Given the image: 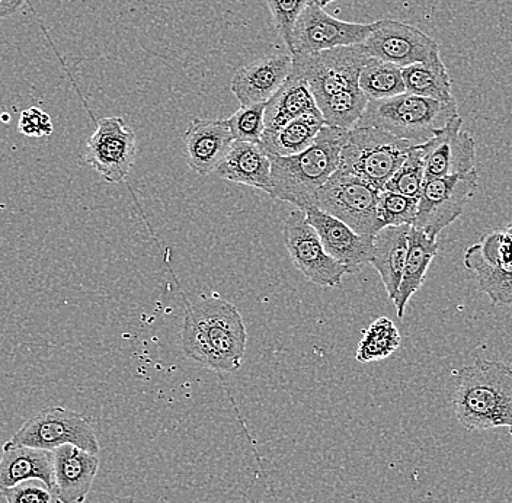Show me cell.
<instances>
[{
  "instance_id": "24",
  "label": "cell",
  "mask_w": 512,
  "mask_h": 503,
  "mask_svg": "<svg viewBox=\"0 0 512 503\" xmlns=\"http://www.w3.org/2000/svg\"><path fill=\"white\" fill-rule=\"evenodd\" d=\"M438 248H440V245H438L437 239H431L424 232L412 226L411 236H409L408 258H406L405 268H403L398 294H396V299L393 300L400 319L405 316L409 300L424 285L428 268L431 267L432 261L438 253Z\"/></svg>"
},
{
  "instance_id": "23",
  "label": "cell",
  "mask_w": 512,
  "mask_h": 503,
  "mask_svg": "<svg viewBox=\"0 0 512 503\" xmlns=\"http://www.w3.org/2000/svg\"><path fill=\"white\" fill-rule=\"evenodd\" d=\"M307 114H320L318 104L306 80L296 70H291L283 86L265 104L264 133L278 130Z\"/></svg>"
},
{
  "instance_id": "9",
  "label": "cell",
  "mask_w": 512,
  "mask_h": 503,
  "mask_svg": "<svg viewBox=\"0 0 512 503\" xmlns=\"http://www.w3.org/2000/svg\"><path fill=\"white\" fill-rule=\"evenodd\" d=\"M478 169L462 175L427 179L418 201L415 229L431 239L462 216L479 184Z\"/></svg>"
},
{
  "instance_id": "12",
  "label": "cell",
  "mask_w": 512,
  "mask_h": 503,
  "mask_svg": "<svg viewBox=\"0 0 512 503\" xmlns=\"http://www.w3.org/2000/svg\"><path fill=\"white\" fill-rule=\"evenodd\" d=\"M373 24L341 21L329 15L318 2H310L304 8L296 25L288 53L291 56L303 53H319L336 47L363 44L373 31Z\"/></svg>"
},
{
  "instance_id": "26",
  "label": "cell",
  "mask_w": 512,
  "mask_h": 503,
  "mask_svg": "<svg viewBox=\"0 0 512 503\" xmlns=\"http://www.w3.org/2000/svg\"><path fill=\"white\" fill-rule=\"evenodd\" d=\"M402 75L408 94L440 102H456L453 83L440 54L427 62L405 67L402 69Z\"/></svg>"
},
{
  "instance_id": "15",
  "label": "cell",
  "mask_w": 512,
  "mask_h": 503,
  "mask_svg": "<svg viewBox=\"0 0 512 503\" xmlns=\"http://www.w3.org/2000/svg\"><path fill=\"white\" fill-rule=\"evenodd\" d=\"M462 127V117L457 114L431 140L419 144L424 150L427 179L462 175L476 169V142Z\"/></svg>"
},
{
  "instance_id": "1",
  "label": "cell",
  "mask_w": 512,
  "mask_h": 503,
  "mask_svg": "<svg viewBox=\"0 0 512 503\" xmlns=\"http://www.w3.org/2000/svg\"><path fill=\"white\" fill-rule=\"evenodd\" d=\"M248 333L239 310L219 297H204L187 307L181 342L187 357L219 373L242 368Z\"/></svg>"
},
{
  "instance_id": "25",
  "label": "cell",
  "mask_w": 512,
  "mask_h": 503,
  "mask_svg": "<svg viewBox=\"0 0 512 503\" xmlns=\"http://www.w3.org/2000/svg\"><path fill=\"white\" fill-rule=\"evenodd\" d=\"M325 126V121L320 114H307L290 121L278 130L264 133L261 137L262 146L270 155L296 156L312 146L316 137Z\"/></svg>"
},
{
  "instance_id": "38",
  "label": "cell",
  "mask_w": 512,
  "mask_h": 503,
  "mask_svg": "<svg viewBox=\"0 0 512 503\" xmlns=\"http://www.w3.org/2000/svg\"><path fill=\"white\" fill-rule=\"evenodd\" d=\"M505 232H507V235L511 237L512 239V224L505 229Z\"/></svg>"
},
{
  "instance_id": "5",
  "label": "cell",
  "mask_w": 512,
  "mask_h": 503,
  "mask_svg": "<svg viewBox=\"0 0 512 503\" xmlns=\"http://www.w3.org/2000/svg\"><path fill=\"white\" fill-rule=\"evenodd\" d=\"M414 144L374 127H355L342 147L339 169L352 173L374 187L384 185L408 158Z\"/></svg>"
},
{
  "instance_id": "35",
  "label": "cell",
  "mask_w": 512,
  "mask_h": 503,
  "mask_svg": "<svg viewBox=\"0 0 512 503\" xmlns=\"http://www.w3.org/2000/svg\"><path fill=\"white\" fill-rule=\"evenodd\" d=\"M18 127L19 131L27 137H46L53 133L50 115L40 108H30L22 112Z\"/></svg>"
},
{
  "instance_id": "30",
  "label": "cell",
  "mask_w": 512,
  "mask_h": 503,
  "mask_svg": "<svg viewBox=\"0 0 512 503\" xmlns=\"http://www.w3.org/2000/svg\"><path fill=\"white\" fill-rule=\"evenodd\" d=\"M425 181L427 176H425L424 150L421 146H414L402 166L384 185V189L398 192L406 197L419 198Z\"/></svg>"
},
{
  "instance_id": "36",
  "label": "cell",
  "mask_w": 512,
  "mask_h": 503,
  "mask_svg": "<svg viewBox=\"0 0 512 503\" xmlns=\"http://www.w3.org/2000/svg\"><path fill=\"white\" fill-rule=\"evenodd\" d=\"M25 2L28 0H0V19L14 15Z\"/></svg>"
},
{
  "instance_id": "37",
  "label": "cell",
  "mask_w": 512,
  "mask_h": 503,
  "mask_svg": "<svg viewBox=\"0 0 512 503\" xmlns=\"http://www.w3.org/2000/svg\"><path fill=\"white\" fill-rule=\"evenodd\" d=\"M336 2V0H319V5H322L323 8H325L326 5H329V3Z\"/></svg>"
},
{
  "instance_id": "33",
  "label": "cell",
  "mask_w": 512,
  "mask_h": 503,
  "mask_svg": "<svg viewBox=\"0 0 512 503\" xmlns=\"http://www.w3.org/2000/svg\"><path fill=\"white\" fill-rule=\"evenodd\" d=\"M313 0H267L275 30L290 48L294 25L307 5Z\"/></svg>"
},
{
  "instance_id": "28",
  "label": "cell",
  "mask_w": 512,
  "mask_h": 503,
  "mask_svg": "<svg viewBox=\"0 0 512 503\" xmlns=\"http://www.w3.org/2000/svg\"><path fill=\"white\" fill-rule=\"evenodd\" d=\"M368 98L357 88L347 89L318 102L325 126L352 130L366 111Z\"/></svg>"
},
{
  "instance_id": "16",
  "label": "cell",
  "mask_w": 512,
  "mask_h": 503,
  "mask_svg": "<svg viewBox=\"0 0 512 503\" xmlns=\"http://www.w3.org/2000/svg\"><path fill=\"white\" fill-rule=\"evenodd\" d=\"M304 213L307 221L318 232L325 251L336 262L344 265L348 274H358L370 264L374 237L358 235L344 221L323 213L318 207Z\"/></svg>"
},
{
  "instance_id": "8",
  "label": "cell",
  "mask_w": 512,
  "mask_h": 503,
  "mask_svg": "<svg viewBox=\"0 0 512 503\" xmlns=\"http://www.w3.org/2000/svg\"><path fill=\"white\" fill-rule=\"evenodd\" d=\"M9 441L48 451L66 444L94 454L101 450L91 419L64 406H51L35 413Z\"/></svg>"
},
{
  "instance_id": "7",
  "label": "cell",
  "mask_w": 512,
  "mask_h": 503,
  "mask_svg": "<svg viewBox=\"0 0 512 503\" xmlns=\"http://www.w3.org/2000/svg\"><path fill=\"white\" fill-rule=\"evenodd\" d=\"M368 60L370 54L364 44H357L319 53L296 54L293 70L306 80L318 104L329 96L360 86L361 70Z\"/></svg>"
},
{
  "instance_id": "21",
  "label": "cell",
  "mask_w": 512,
  "mask_h": 503,
  "mask_svg": "<svg viewBox=\"0 0 512 503\" xmlns=\"http://www.w3.org/2000/svg\"><path fill=\"white\" fill-rule=\"evenodd\" d=\"M412 226L383 227L373 239L370 265L379 272L387 296L396 299L409 251Z\"/></svg>"
},
{
  "instance_id": "20",
  "label": "cell",
  "mask_w": 512,
  "mask_h": 503,
  "mask_svg": "<svg viewBox=\"0 0 512 503\" xmlns=\"http://www.w3.org/2000/svg\"><path fill=\"white\" fill-rule=\"evenodd\" d=\"M216 175L224 181L270 192V153L261 143L235 142L226 158L217 166Z\"/></svg>"
},
{
  "instance_id": "31",
  "label": "cell",
  "mask_w": 512,
  "mask_h": 503,
  "mask_svg": "<svg viewBox=\"0 0 512 503\" xmlns=\"http://www.w3.org/2000/svg\"><path fill=\"white\" fill-rule=\"evenodd\" d=\"M419 198L406 197L383 189L380 195L379 217L383 226H414Z\"/></svg>"
},
{
  "instance_id": "39",
  "label": "cell",
  "mask_w": 512,
  "mask_h": 503,
  "mask_svg": "<svg viewBox=\"0 0 512 503\" xmlns=\"http://www.w3.org/2000/svg\"><path fill=\"white\" fill-rule=\"evenodd\" d=\"M313 2H319V0H313Z\"/></svg>"
},
{
  "instance_id": "27",
  "label": "cell",
  "mask_w": 512,
  "mask_h": 503,
  "mask_svg": "<svg viewBox=\"0 0 512 503\" xmlns=\"http://www.w3.org/2000/svg\"><path fill=\"white\" fill-rule=\"evenodd\" d=\"M358 85L368 101L393 98L406 92L402 69L396 64L382 62L374 57H370L364 64Z\"/></svg>"
},
{
  "instance_id": "17",
  "label": "cell",
  "mask_w": 512,
  "mask_h": 503,
  "mask_svg": "<svg viewBox=\"0 0 512 503\" xmlns=\"http://www.w3.org/2000/svg\"><path fill=\"white\" fill-rule=\"evenodd\" d=\"M293 70L291 54H272L245 64L230 83L233 95L242 107L265 104L283 86Z\"/></svg>"
},
{
  "instance_id": "10",
  "label": "cell",
  "mask_w": 512,
  "mask_h": 503,
  "mask_svg": "<svg viewBox=\"0 0 512 503\" xmlns=\"http://www.w3.org/2000/svg\"><path fill=\"white\" fill-rule=\"evenodd\" d=\"M283 237L291 262L307 281L319 287H341L342 278L348 274L347 268L328 255L304 211L297 208L288 214Z\"/></svg>"
},
{
  "instance_id": "29",
  "label": "cell",
  "mask_w": 512,
  "mask_h": 503,
  "mask_svg": "<svg viewBox=\"0 0 512 503\" xmlns=\"http://www.w3.org/2000/svg\"><path fill=\"white\" fill-rule=\"evenodd\" d=\"M402 336L389 317H379L363 332L355 358L358 362L382 361L398 351Z\"/></svg>"
},
{
  "instance_id": "19",
  "label": "cell",
  "mask_w": 512,
  "mask_h": 503,
  "mask_svg": "<svg viewBox=\"0 0 512 503\" xmlns=\"http://www.w3.org/2000/svg\"><path fill=\"white\" fill-rule=\"evenodd\" d=\"M98 470V454L70 444L53 450L54 490L62 503L85 502Z\"/></svg>"
},
{
  "instance_id": "34",
  "label": "cell",
  "mask_w": 512,
  "mask_h": 503,
  "mask_svg": "<svg viewBox=\"0 0 512 503\" xmlns=\"http://www.w3.org/2000/svg\"><path fill=\"white\" fill-rule=\"evenodd\" d=\"M6 503H62L56 490L50 488L43 480L31 479L0 490Z\"/></svg>"
},
{
  "instance_id": "4",
  "label": "cell",
  "mask_w": 512,
  "mask_h": 503,
  "mask_svg": "<svg viewBox=\"0 0 512 503\" xmlns=\"http://www.w3.org/2000/svg\"><path fill=\"white\" fill-rule=\"evenodd\" d=\"M456 115V102H440L405 92L393 98L368 101L355 127L380 128L419 146L431 140Z\"/></svg>"
},
{
  "instance_id": "14",
  "label": "cell",
  "mask_w": 512,
  "mask_h": 503,
  "mask_svg": "<svg viewBox=\"0 0 512 503\" xmlns=\"http://www.w3.org/2000/svg\"><path fill=\"white\" fill-rule=\"evenodd\" d=\"M364 47L374 59L396 64L400 69L427 62L440 54V46L424 31L393 19L374 22Z\"/></svg>"
},
{
  "instance_id": "11",
  "label": "cell",
  "mask_w": 512,
  "mask_h": 503,
  "mask_svg": "<svg viewBox=\"0 0 512 503\" xmlns=\"http://www.w3.org/2000/svg\"><path fill=\"white\" fill-rule=\"evenodd\" d=\"M464 267L476 275L480 293L494 306H512V239L505 230L486 233L470 246Z\"/></svg>"
},
{
  "instance_id": "13",
  "label": "cell",
  "mask_w": 512,
  "mask_h": 503,
  "mask_svg": "<svg viewBox=\"0 0 512 503\" xmlns=\"http://www.w3.org/2000/svg\"><path fill=\"white\" fill-rule=\"evenodd\" d=\"M85 162L110 184L126 181L136 158V134L121 117L101 118L86 143Z\"/></svg>"
},
{
  "instance_id": "2",
  "label": "cell",
  "mask_w": 512,
  "mask_h": 503,
  "mask_svg": "<svg viewBox=\"0 0 512 503\" xmlns=\"http://www.w3.org/2000/svg\"><path fill=\"white\" fill-rule=\"evenodd\" d=\"M350 130L323 126L312 146L296 156L270 155L271 188L274 200L296 205L307 211L318 207L320 189L339 168L342 147Z\"/></svg>"
},
{
  "instance_id": "3",
  "label": "cell",
  "mask_w": 512,
  "mask_h": 503,
  "mask_svg": "<svg viewBox=\"0 0 512 503\" xmlns=\"http://www.w3.org/2000/svg\"><path fill=\"white\" fill-rule=\"evenodd\" d=\"M457 421L469 431L508 428L512 437V367L476 360L457 373L453 393Z\"/></svg>"
},
{
  "instance_id": "32",
  "label": "cell",
  "mask_w": 512,
  "mask_h": 503,
  "mask_svg": "<svg viewBox=\"0 0 512 503\" xmlns=\"http://www.w3.org/2000/svg\"><path fill=\"white\" fill-rule=\"evenodd\" d=\"M265 104L239 108L232 117L227 118L226 124L235 142H261L265 131Z\"/></svg>"
},
{
  "instance_id": "6",
  "label": "cell",
  "mask_w": 512,
  "mask_h": 503,
  "mask_svg": "<svg viewBox=\"0 0 512 503\" xmlns=\"http://www.w3.org/2000/svg\"><path fill=\"white\" fill-rule=\"evenodd\" d=\"M383 189L370 182L336 169L318 195V208L323 213L344 221L358 235L374 237L383 229L379 217Z\"/></svg>"
},
{
  "instance_id": "22",
  "label": "cell",
  "mask_w": 512,
  "mask_h": 503,
  "mask_svg": "<svg viewBox=\"0 0 512 503\" xmlns=\"http://www.w3.org/2000/svg\"><path fill=\"white\" fill-rule=\"evenodd\" d=\"M38 479L54 489L53 451L3 444L0 457V490L12 488L25 480Z\"/></svg>"
},
{
  "instance_id": "18",
  "label": "cell",
  "mask_w": 512,
  "mask_h": 503,
  "mask_svg": "<svg viewBox=\"0 0 512 503\" xmlns=\"http://www.w3.org/2000/svg\"><path fill=\"white\" fill-rule=\"evenodd\" d=\"M182 140L188 166L201 176L216 171L235 143L226 120L207 118H194Z\"/></svg>"
}]
</instances>
